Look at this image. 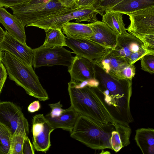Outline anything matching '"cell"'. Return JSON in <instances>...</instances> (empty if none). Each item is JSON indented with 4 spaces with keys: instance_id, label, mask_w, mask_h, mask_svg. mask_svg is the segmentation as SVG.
<instances>
[{
    "instance_id": "16",
    "label": "cell",
    "mask_w": 154,
    "mask_h": 154,
    "mask_svg": "<svg viewBox=\"0 0 154 154\" xmlns=\"http://www.w3.org/2000/svg\"><path fill=\"white\" fill-rule=\"evenodd\" d=\"M93 33L86 39L106 48L113 49L117 41L118 35L102 21L97 20L89 23Z\"/></svg>"
},
{
    "instance_id": "7",
    "label": "cell",
    "mask_w": 154,
    "mask_h": 154,
    "mask_svg": "<svg viewBox=\"0 0 154 154\" xmlns=\"http://www.w3.org/2000/svg\"><path fill=\"white\" fill-rule=\"evenodd\" d=\"M33 66L35 68L43 66L63 65L69 66L73 59L71 52L61 46L45 47L33 49Z\"/></svg>"
},
{
    "instance_id": "13",
    "label": "cell",
    "mask_w": 154,
    "mask_h": 154,
    "mask_svg": "<svg viewBox=\"0 0 154 154\" xmlns=\"http://www.w3.org/2000/svg\"><path fill=\"white\" fill-rule=\"evenodd\" d=\"M66 8L59 0H51L37 8L13 13V14L26 27Z\"/></svg>"
},
{
    "instance_id": "18",
    "label": "cell",
    "mask_w": 154,
    "mask_h": 154,
    "mask_svg": "<svg viewBox=\"0 0 154 154\" xmlns=\"http://www.w3.org/2000/svg\"><path fill=\"white\" fill-rule=\"evenodd\" d=\"M112 123L114 129L111 132L110 145L111 149L117 152L130 144L131 130L128 124L115 120Z\"/></svg>"
},
{
    "instance_id": "26",
    "label": "cell",
    "mask_w": 154,
    "mask_h": 154,
    "mask_svg": "<svg viewBox=\"0 0 154 154\" xmlns=\"http://www.w3.org/2000/svg\"><path fill=\"white\" fill-rule=\"evenodd\" d=\"M51 0H30L25 3L11 7L13 13L22 11L37 8Z\"/></svg>"
},
{
    "instance_id": "2",
    "label": "cell",
    "mask_w": 154,
    "mask_h": 154,
    "mask_svg": "<svg viewBox=\"0 0 154 154\" xmlns=\"http://www.w3.org/2000/svg\"><path fill=\"white\" fill-rule=\"evenodd\" d=\"M68 90L70 106L79 114L101 123H112L113 117L94 88L70 81Z\"/></svg>"
},
{
    "instance_id": "20",
    "label": "cell",
    "mask_w": 154,
    "mask_h": 154,
    "mask_svg": "<svg viewBox=\"0 0 154 154\" xmlns=\"http://www.w3.org/2000/svg\"><path fill=\"white\" fill-rule=\"evenodd\" d=\"M134 140L143 154L154 153V129L141 128L136 130Z\"/></svg>"
},
{
    "instance_id": "11",
    "label": "cell",
    "mask_w": 154,
    "mask_h": 154,
    "mask_svg": "<svg viewBox=\"0 0 154 154\" xmlns=\"http://www.w3.org/2000/svg\"><path fill=\"white\" fill-rule=\"evenodd\" d=\"M43 114L35 115L32 121V143L37 151L46 152L51 146L50 134L54 130Z\"/></svg>"
},
{
    "instance_id": "17",
    "label": "cell",
    "mask_w": 154,
    "mask_h": 154,
    "mask_svg": "<svg viewBox=\"0 0 154 154\" xmlns=\"http://www.w3.org/2000/svg\"><path fill=\"white\" fill-rule=\"evenodd\" d=\"M0 23L10 35L21 43L26 45L25 26L15 16L2 7H0Z\"/></svg>"
},
{
    "instance_id": "5",
    "label": "cell",
    "mask_w": 154,
    "mask_h": 154,
    "mask_svg": "<svg viewBox=\"0 0 154 154\" xmlns=\"http://www.w3.org/2000/svg\"><path fill=\"white\" fill-rule=\"evenodd\" d=\"M98 13L92 6L82 7L67 8L31 24L45 31L52 28L62 29L66 23L72 20L76 23L85 21L94 23L98 20Z\"/></svg>"
},
{
    "instance_id": "33",
    "label": "cell",
    "mask_w": 154,
    "mask_h": 154,
    "mask_svg": "<svg viewBox=\"0 0 154 154\" xmlns=\"http://www.w3.org/2000/svg\"><path fill=\"white\" fill-rule=\"evenodd\" d=\"M8 73L6 69L2 62L0 63V94L6 79Z\"/></svg>"
},
{
    "instance_id": "4",
    "label": "cell",
    "mask_w": 154,
    "mask_h": 154,
    "mask_svg": "<svg viewBox=\"0 0 154 154\" xmlns=\"http://www.w3.org/2000/svg\"><path fill=\"white\" fill-rule=\"evenodd\" d=\"M2 62L9 79L22 87L29 95L45 101L48 95L33 69L27 64L7 51H5Z\"/></svg>"
},
{
    "instance_id": "37",
    "label": "cell",
    "mask_w": 154,
    "mask_h": 154,
    "mask_svg": "<svg viewBox=\"0 0 154 154\" xmlns=\"http://www.w3.org/2000/svg\"><path fill=\"white\" fill-rule=\"evenodd\" d=\"M5 35V31L0 26V43L2 41Z\"/></svg>"
},
{
    "instance_id": "27",
    "label": "cell",
    "mask_w": 154,
    "mask_h": 154,
    "mask_svg": "<svg viewBox=\"0 0 154 154\" xmlns=\"http://www.w3.org/2000/svg\"><path fill=\"white\" fill-rule=\"evenodd\" d=\"M122 0H95L92 6L98 14L103 16L109 10Z\"/></svg>"
},
{
    "instance_id": "32",
    "label": "cell",
    "mask_w": 154,
    "mask_h": 154,
    "mask_svg": "<svg viewBox=\"0 0 154 154\" xmlns=\"http://www.w3.org/2000/svg\"><path fill=\"white\" fill-rule=\"evenodd\" d=\"M30 0H0V5L2 7L10 8L27 2Z\"/></svg>"
},
{
    "instance_id": "24",
    "label": "cell",
    "mask_w": 154,
    "mask_h": 154,
    "mask_svg": "<svg viewBox=\"0 0 154 154\" xmlns=\"http://www.w3.org/2000/svg\"><path fill=\"white\" fill-rule=\"evenodd\" d=\"M46 37L43 44L45 47L66 46V37L59 28L51 29L45 31Z\"/></svg>"
},
{
    "instance_id": "12",
    "label": "cell",
    "mask_w": 154,
    "mask_h": 154,
    "mask_svg": "<svg viewBox=\"0 0 154 154\" xmlns=\"http://www.w3.org/2000/svg\"><path fill=\"white\" fill-rule=\"evenodd\" d=\"M66 44L73 53L88 59L94 64L109 48L86 38L74 39L66 37Z\"/></svg>"
},
{
    "instance_id": "22",
    "label": "cell",
    "mask_w": 154,
    "mask_h": 154,
    "mask_svg": "<svg viewBox=\"0 0 154 154\" xmlns=\"http://www.w3.org/2000/svg\"><path fill=\"white\" fill-rule=\"evenodd\" d=\"M153 6L154 0H122L109 10L128 15L137 10Z\"/></svg>"
},
{
    "instance_id": "29",
    "label": "cell",
    "mask_w": 154,
    "mask_h": 154,
    "mask_svg": "<svg viewBox=\"0 0 154 154\" xmlns=\"http://www.w3.org/2000/svg\"><path fill=\"white\" fill-rule=\"evenodd\" d=\"M25 137L21 135H12L10 154H22V146Z\"/></svg>"
},
{
    "instance_id": "23",
    "label": "cell",
    "mask_w": 154,
    "mask_h": 154,
    "mask_svg": "<svg viewBox=\"0 0 154 154\" xmlns=\"http://www.w3.org/2000/svg\"><path fill=\"white\" fill-rule=\"evenodd\" d=\"M123 14L110 10L105 11L102 21L119 35L127 32L122 17Z\"/></svg>"
},
{
    "instance_id": "19",
    "label": "cell",
    "mask_w": 154,
    "mask_h": 154,
    "mask_svg": "<svg viewBox=\"0 0 154 154\" xmlns=\"http://www.w3.org/2000/svg\"><path fill=\"white\" fill-rule=\"evenodd\" d=\"M79 115L70 106L67 109H64L58 116L52 117L47 114L45 116L54 130L61 128L71 132Z\"/></svg>"
},
{
    "instance_id": "1",
    "label": "cell",
    "mask_w": 154,
    "mask_h": 154,
    "mask_svg": "<svg viewBox=\"0 0 154 154\" xmlns=\"http://www.w3.org/2000/svg\"><path fill=\"white\" fill-rule=\"evenodd\" d=\"M101 70L96 72L99 84L94 88L98 94L114 120L128 124L132 122L130 107L132 80L115 78Z\"/></svg>"
},
{
    "instance_id": "10",
    "label": "cell",
    "mask_w": 154,
    "mask_h": 154,
    "mask_svg": "<svg viewBox=\"0 0 154 154\" xmlns=\"http://www.w3.org/2000/svg\"><path fill=\"white\" fill-rule=\"evenodd\" d=\"M68 71L70 75V81L77 83L87 82L94 88L99 85L95 65L85 58L76 55L68 67Z\"/></svg>"
},
{
    "instance_id": "38",
    "label": "cell",
    "mask_w": 154,
    "mask_h": 154,
    "mask_svg": "<svg viewBox=\"0 0 154 154\" xmlns=\"http://www.w3.org/2000/svg\"><path fill=\"white\" fill-rule=\"evenodd\" d=\"M5 51L2 50L0 48V63L2 62Z\"/></svg>"
},
{
    "instance_id": "25",
    "label": "cell",
    "mask_w": 154,
    "mask_h": 154,
    "mask_svg": "<svg viewBox=\"0 0 154 154\" xmlns=\"http://www.w3.org/2000/svg\"><path fill=\"white\" fill-rule=\"evenodd\" d=\"M12 136L9 129L0 123V154H10Z\"/></svg>"
},
{
    "instance_id": "6",
    "label": "cell",
    "mask_w": 154,
    "mask_h": 154,
    "mask_svg": "<svg viewBox=\"0 0 154 154\" xmlns=\"http://www.w3.org/2000/svg\"><path fill=\"white\" fill-rule=\"evenodd\" d=\"M0 123L6 127L12 135L28 136L29 124L21 108L10 101H0Z\"/></svg>"
},
{
    "instance_id": "30",
    "label": "cell",
    "mask_w": 154,
    "mask_h": 154,
    "mask_svg": "<svg viewBox=\"0 0 154 154\" xmlns=\"http://www.w3.org/2000/svg\"><path fill=\"white\" fill-rule=\"evenodd\" d=\"M22 154H34L35 148L28 136L24 137L22 150Z\"/></svg>"
},
{
    "instance_id": "9",
    "label": "cell",
    "mask_w": 154,
    "mask_h": 154,
    "mask_svg": "<svg viewBox=\"0 0 154 154\" xmlns=\"http://www.w3.org/2000/svg\"><path fill=\"white\" fill-rule=\"evenodd\" d=\"M130 23L126 28L140 40L148 35H154V6L139 10L128 15Z\"/></svg>"
},
{
    "instance_id": "31",
    "label": "cell",
    "mask_w": 154,
    "mask_h": 154,
    "mask_svg": "<svg viewBox=\"0 0 154 154\" xmlns=\"http://www.w3.org/2000/svg\"><path fill=\"white\" fill-rule=\"evenodd\" d=\"M48 105L51 110L50 112L48 114L52 117L58 116L64 110L62 108L63 106L60 101L56 103L49 104Z\"/></svg>"
},
{
    "instance_id": "35",
    "label": "cell",
    "mask_w": 154,
    "mask_h": 154,
    "mask_svg": "<svg viewBox=\"0 0 154 154\" xmlns=\"http://www.w3.org/2000/svg\"><path fill=\"white\" fill-rule=\"evenodd\" d=\"M95 0H79L76 3L74 7H82L92 6Z\"/></svg>"
},
{
    "instance_id": "15",
    "label": "cell",
    "mask_w": 154,
    "mask_h": 154,
    "mask_svg": "<svg viewBox=\"0 0 154 154\" xmlns=\"http://www.w3.org/2000/svg\"><path fill=\"white\" fill-rule=\"evenodd\" d=\"M112 49L108 48L94 64L107 74L121 79L123 72L130 64L125 58L115 54Z\"/></svg>"
},
{
    "instance_id": "36",
    "label": "cell",
    "mask_w": 154,
    "mask_h": 154,
    "mask_svg": "<svg viewBox=\"0 0 154 154\" xmlns=\"http://www.w3.org/2000/svg\"><path fill=\"white\" fill-rule=\"evenodd\" d=\"M79 0H59L62 5L66 8H72L74 6Z\"/></svg>"
},
{
    "instance_id": "21",
    "label": "cell",
    "mask_w": 154,
    "mask_h": 154,
    "mask_svg": "<svg viewBox=\"0 0 154 154\" xmlns=\"http://www.w3.org/2000/svg\"><path fill=\"white\" fill-rule=\"evenodd\" d=\"M61 30L66 37L74 39L87 38L93 33L89 23L68 22L64 24Z\"/></svg>"
},
{
    "instance_id": "39",
    "label": "cell",
    "mask_w": 154,
    "mask_h": 154,
    "mask_svg": "<svg viewBox=\"0 0 154 154\" xmlns=\"http://www.w3.org/2000/svg\"><path fill=\"white\" fill-rule=\"evenodd\" d=\"M0 7H2V6L0 5Z\"/></svg>"
},
{
    "instance_id": "14",
    "label": "cell",
    "mask_w": 154,
    "mask_h": 154,
    "mask_svg": "<svg viewBox=\"0 0 154 154\" xmlns=\"http://www.w3.org/2000/svg\"><path fill=\"white\" fill-rule=\"evenodd\" d=\"M2 51H7L32 66L34 59L33 49L24 45L10 35L6 30L4 37L0 43Z\"/></svg>"
},
{
    "instance_id": "8",
    "label": "cell",
    "mask_w": 154,
    "mask_h": 154,
    "mask_svg": "<svg viewBox=\"0 0 154 154\" xmlns=\"http://www.w3.org/2000/svg\"><path fill=\"white\" fill-rule=\"evenodd\" d=\"M115 54L125 59L130 64H134L150 52L143 42L128 33L118 35L117 43L112 49Z\"/></svg>"
},
{
    "instance_id": "3",
    "label": "cell",
    "mask_w": 154,
    "mask_h": 154,
    "mask_svg": "<svg viewBox=\"0 0 154 154\" xmlns=\"http://www.w3.org/2000/svg\"><path fill=\"white\" fill-rule=\"evenodd\" d=\"M114 129L112 123H101L79 114L70 136L94 149H111L110 139Z\"/></svg>"
},
{
    "instance_id": "34",
    "label": "cell",
    "mask_w": 154,
    "mask_h": 154,
    "mask_svg": "<svg viewBox=\"0 0 154 154\" xmlns=\"http://www.w3.org/2000/svg\"><path fill=\"white\" fill-rule=\"evenodd\" d=\"M41 108V105L38 100H35L31 103L28 106L27 109L31 113L38 111Z\"/></svg>"
},
{
    "instance_id": "28",
    "label": "cell",
    "mask_w": 154,
    "mask_h": 154,
    "mask_svg": "<svg viewBox=\"0 0 154 154\" xmlns=\"http://www.w3.org/2000/svg\"><path fill=\"white\" fill-rule=\"evenodd\" d=\"M141 69L151 74L154 72V54L147 53L140 59Z\"/></svg>"
}]
</instances>
